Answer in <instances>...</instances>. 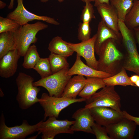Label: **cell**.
<instances>
[{
	"instance_id": "obj_14",
	"label": "cell",
	"mask_w": 139,
	"mask_h": 139,
	"mask_svg": "<svg viewBox=\"0 0 139 139\" xmlns=\"http://www.w3.org/2000/svg\"><path fill=\"white\" fill-rule=\"evenodd\" d=\"M75 122L71 128L73 131H81L94 134L92 126L94 122L89 109L85 107L79 109L73 114Z\"/></svg>"
},
{
	"instance_id": "obj_40",
	"label": "cell",
	"mask_w": 139,
	"mask_h": 139,
	"mask_svg": "<svg viewBox=\"0 0 139 139\" xmlns=\"http://www.w3.org/2000/svg\"><path fill=\"white\" fill-rule=\"evenodd\" d=\"M94 0H82V1L85 3L86 2H94Z\"/></svg>"
},
{
	"instance_id": "obj_2",
	"label": "cell",
	"mask_w": 139,
	"mask_h": 139,
	"mask_svg": "<svg viewBox=\"0 0 139 139\" xmlns=\"http://www.w3.org/2000/svg\"><path fill=\"white\" fill-rule=\"evenodd\" d=\"M34 81L32 76L22 72L16 79L18 91L16 100L22 110L27 109L40 100L37 95L40 89L33 85Z\"/></svg>"
},
{
	"instance_id": "obj_26",
	"label": "cell",
	"mask_w": 139,
	"mask_h": 139,
	"mask_svg": "<svg viewBox=\"0 0 139 139\" xmlns=\"http://www.w3.org/2000/svg\"><path fill=\"white\" fill-rule=\"evenodd\" d=\"M48 58L53 74L64 68H69V64L67 57L51 52Z\"/></svg>"
},
{
	"instance_id": "obj_35",
	"label": "cell",
	"mask_w": 139,
	"mask_h": 139,
	"mask_svg": "<svg viewBox=\"0 0 139 139\" xmlns=\"http://www.w3.org/2000/svg\"><path fill=\"white\" fill-rule=\"evenodd\" d=\"M133 30L134 32L137 42L139 46V27L134 28Z\"/></svg>"
},
{
	"instance_id": "obj_31",
	"label": "cell",
	"mask_w": 139,
	"mask_h": 139,
	"mask_svg": "<svg viewBox=\"0 0 139 139\" xmlns=\"http://www.w3.org/2000/svg\"><path fill=\"white\" fill-rule=\"evenodd\" d=\"M85 3L82 11L80 19L83 22L90 23L92 19L95 18L93 6L90 2H86Z\"/></svg>"
},
{
	"instance_id": "obj_29",
	"label": "cell",
	"mask_w": 139,
	"mask_h": 139,
	"mask_svg": "<svg viewBox=\"0 0 139 139\" xmlns=\"http://www.w3.org/2000/svg\"><path fill=\"white\" fill-rule=\"evenodd\" d=\"M20 26L14 20L0 16V33L8 31L14 32Z\"/></svg>"
},
{
	"instance_id": "obj_33",
	"label": "cell",
	"mask_w": 139,
	"mask_h": 139,
	"mask_svg": "<svg viewBox=\"0 0 139 139\" xmlns=\"http://www.w3.org/2000/svg\"><path fill=\"white\" fill-rule=\"evenodd\" d=\"M122 114L124 117L134 121L137 125H139V117L131 115L125 111H122Z\"/></svg>"
},
{
	"instance_id": "obj_7",
	"label": "cell",
	"mask_w": 139,
	"mask_h": 139,
	"mask_svg": "<svg viewBox=\"0 0 139 139\" xmlns=\"http://www.w3.org/2000/svg\"><path fill=\"white\" fill-rule=\"evenodd\" d=\"M68 69L65 68L47 77L41 78L33 82V84L35 86L45 88L50 96L62 97L67 83L72 76L66 74Z\"/></svg>"
},
{
	"instance_id": "obj_15",
	"label": "cell",
	"mask_w": 139,
	"mask_h": 139,
	"mask_svg": "<svg viewBox=\"0 0 139 139\" xmlns=\"http://www.w3.org/2000/svg\"><path fill=\"white\" fill-rule=\"evenodd\" d=\"M77 54L76 60L73 66L66 72V75H79L87 77H96L104 79L112 75L94 69L85 65Z\"/></svg>"
},
{
	"instance_id": "obj_21",
	"label": "cell",
	"mask_w": 139,
	"mask_h": 139,
	"mask_svg": "<svg viewBox=\"0 0 139 139\" xmlns=\"http://www.w3.org/2000/svg\"><path fill=\"white\" fill-rule=\"evenodd\" d=\"M48 49L51 52L65 57L72 56L74 51L68 46L67 42L59 36L54 37L49 42Z\"/></svg>"
},
{
	"instance_id": "obj_20",
	"label": "cell",
	"mask_w": 139,
	"mask_h": 139,
	"mask_svg": "<svg viewBox=\"0 0 139 139\" xmlns=\"http://www.w3.org/2000/svg\"><path fill=\"white\" fill-rule=\"evenodd\" d=\"M86 82L78 95L86 100L89 99L97 91L106 85L103 79L96 77H87Z\"/></svg>"
},
{
	"instance_id": "obj_8",
	"label": "cell",
	"mask_w": 139,
	"mask_h": 139,
	"mask_svg": "<svg viewBox=\"0 0 139 139\" xmlns=\"http://www.w3.org/2000/svg\"><path fill=\"white\" fill-rule=\"evenodd\" d=\"M42 120L33 125L29 124L24 120L22 124L8 127L5 124V119L2 112L0 120V139H24L28 136L38 132Z\"/></svg>"
},
{
	"instance_id": "obj_16",
	"label": "cell",
	"mask_w": 139,
	"mask_h": 139,
	"mask_svg": "<svg viewBox=\"0 0 139 139\" xmlns=\"http://www.w3.org/2000/svg\"><path fill=\"white\" fill-rule=\"evenodd\" d=\"M21 56L17 50L15 49L9 51L0 59V76L1 77L7 78L14 75Z\"/></svg>"
},
{
	"instance_id": "obj_10",
	"label": "cell",
	"mask_w": 139,
	"mask_h": 139,
	"mask_svg": "<svg viewBox=\"0 0 139 139\" xmlns=\"http://www.w3.org/2000/svg\"><path fill=\"white\" fill-rule=\"evenodd\" d=\"M16 8L7 15L6 18L13 20L22 26L34 20L45 22L50 24L58 25L60 23L54 18L46 16L37 15L27 10L23 4V0H17Z\"/></svg>"
},
{
	"instance_id": "obj_1",
	"label": "cell",
	"mask_w": 139,
	"mask_h": 139,
	"mask_svg": "<svg viewBox=\"0 0 139 139\" xmlns=\"http://www.w3.org/2000/svg\"><path fill=\"white\" fill-rule=\"evenodd\" d=\"M115 40L112 38L101 45L98 56L97 70L113 75L120 71V65L123 59V54L116 47Z\"/></svg>"
},
{
	"instance_id": "obj_32",
	"label": "cell",
	"mask_w": 139,
	"mask_h": 139,
	"mask_svg": "<svg viewBox=\"0 0 139 139\" xmlns=\"http://www.w3.org/2000/svg\"><path fill=\"white\" fill-rule=\"evenodd\" d=\"M92 128L97 139H111L108 135L106 127L95 122Z\"/></svg>"
},
{
	"instance_id": "obj_6",
	"label": "cell",
	"mask_w": 139,
	"mask_h": 139,
	"mask_svg": "<svg viewBox=\"0 0 139 139\" xmlns=\"http://www.w3.org/2000/svg\"><path fill=\"white\" fill-rule=\"evenodd\" d=\"M120 101V97L115 91V86H106L86 101L85 107L89 109L95 107H105L122 112Z\"/></svg>"
},
{
	"instance_id": "obj_25",
	"label": "cell",
	"mask_w": 139,
	"mask_h": 139,
	"mask_svg": "<svg viewBox=\"0 0 139 139\" xmlns=\"http://www.w3.org/2000/svg\"><path fill=\"white\" fill-rule=\"evenodd\" d=\"M124 22L131 30L139 27V0H134L132 7L126 16Z\"/></svg>"
},
{
	"instance_id": "obj_11",
	"label": "cell",
	"mask_w": 139,
	"mask_h": 139,
	"mask_svg": "<svg viewBox=\"0 0 139 139\" xmlns=\"http://www.w3.org/2000/svg\"><path fill=\"white\" fill-rule=\"evenodd\" d=\"M137 125L134 121L124 117L106 127L111 139H132Z\"/></svg>"
},
{
	"instance_id": "obj_4",
	"label": "cell",
	"mask_w": 139,
	"mask_h": 139,
	"mask_svg": "<svg viewBox=\"0 0 139 139\" xmlns=\"http://www.w3.org/2000/svg\"><path fill=\"white\" fill-rule=\"evenodd\" d=\"M48 27V25L39 21L33 24L21 25L13 32L16 49L21 56H24L31 44L37 42V33Z\"/></svg>"
},
{
	"instance_id": "obj_28",
	"label": "cell",
	"mask_w": 139,
	"mask_h": 139,
	"mask_svg": "<svg viewBox=\"0 0 139 139\" xmlns=\"http://www.w3.org/2000/svg\"><path fill=\"white\" fill-rule=\"evenodd\" d=\"M40 75L41 78H44L53 74L48 58H41L33 68Z\"/></svg>"
},
{
	"instance_id": "obj_18",
	"label": "cell",
	"mask_w": 139,
	"mask_h": 139,
	"mask_svg": "<svg viewBox=\"0 0 139 139\" xmlns=\"http://www.w3.org/2000/svg\"><path fill=\"white\" fill-rule=\"evenodd\" d=\"M84 76L77 75L71 77L67 83L62 96L76 98L83 89L86 82Z\"/></svg>"
},
{
	"instance_id": "obj_37",
	"label": "cell",
	"mask_w": 139,
	"mask_h": 139,
	"mask_svg": "<svg viewBox=\"0 0 139 139\" xmlns=\"http://www.w3.org/2000/svg\"><path fill=\"white\" fill-rule=\"evenodd\" d=\"M7 5L6 4L2 1L0 0V9L4 8Z\"/></svg>"
},
{
	"instance_id": "obj_17",
	"label": "cell",
	"mask_w": 139,
	"mask_h": 139,
	"mask_svg": "<svg viewBox=\"0 0 139 139\" xmlns=\"http://www.w3.org/2000/svg\"><path fill=\"white\" fill-rule=\"evenodd\" d=\"M97 7L101 20L120 37L121 35L118 26L119 19L115 9L110 4H102Z\"/></svg>"
},
{
	"instance_id": "obj_38",
	"label": "cell",
	"mask_w": 139,
	"mask_h": 139,
	"mask_svg": "<svg viewBox=\"0 0 139 139\" xmlns=\"http://www.w3.org/2000/svg\"><path fill=\"white\" fill-rule=\"evenodd\" d=\"M42 3H46L48 2L49 0H39ZM64 0H58V1L59 2H62ZM82 1V0H81Z\"/></svg>"
},
{
	"instance_id": "obj_5",
	"label": "cell",
	"mask_w": 139,
	"mask_h": 139,
	"mask_svg": "<svg viewBox=\"0 0 139 139\" xmlns=\"http://www.w3.org/2000/svg\"><path fill=\"white\" fill-rule=\"evenodd\" d=\"M39 102L44 111V120L48 117L59 116L62 110L71 105L76 102L86 101L83 98H70L63 96H51L46 93H43Z\"/></svg>"
},
{
	"instance_id": "obj_36",
	"label": "cell",
	"mask_w": 139,
	"mask_h": 139,
	"mask_svg": "<svg viewBox=\"0 0 139 139\" xmlns=\"http://www.w3.org/2000/svg\"><path fill=\"white\" fill-rule=\"evenodd\" d=\"M14 0H11L10 4L8 6V8L9 9L11 10L12 9L14 5Z\"/></svg>"
},
{
	"instance_id": "obj_23",
	"label": "cell",
	"mask_w": 139,
	"mask_h": 139,
	"mask_svg": "<svg viewBox=\"0 0 139 139\" xmlns=\"http://www.w3.org/2000/svg\"><path fill=\"white\" fill-rule=\"evenodd\" d=\"M16 49L13 32L0 33V59L10 51Z\"/></svg>"
},
{
	"instance_id": "obj_30",
	"label": "cell",
	"mask_w": 139,
	"mask_h": 139,
	"mask_svg": "<svg viewBox=\"0 0 139 139\" xmlns=\"http://www.w3.org/2000/svg\"><path fill=\"white\" fill-rule=\"evenodd\" d=\"M89 24L82 22L79 24L78 38L81 41L87 40L91 38V30Z\"/></svg>"
},
{
	"instance_id": "obj_13",
	"label": "cell",
	"mask_w": 139,
	"mask_h": 139,
	"mask_svg": "<svg viewBox=\"0 0 139 139\" xmlns=\"http://www.w3.org/2000/svg\"><path fill=\"white\" fill-rule=\"evenodd\" d=\"M94 121L106 127L114 123L124 117L122 112L105 107H97L89 108Z\"/></svg>"
},
{
	"instance_id": "obj_19",
	"label": "cell",
	"mask_w": 139,
	"mask_h": 139,
	"mask_svg": "<svg viewBox=\"0 0 139 139\" xmlns=\"http://www.w3.org/2000/svg\"><path fill=\"white\" fill-rule=\"evenodd\" d=\"M95 44V51L98 55L100 47L106 40L112 38L117 41L119 37L113 30L107 26L101 20L99 22Z\"/></svg>"
},
{
	"instance_id": "obj_34",
	"label": "cell",
	"mask_w": 139,
	"mask_h": 139,
	"mask_svg": "<svg viewBox=\"0 0 139 139\" xmlns=\"http://www.w3.org/2000/svg\"><path fill=\"white\" fill-rule=\"evenodd\" d=\"M110 0H94V6L97 7L100 4L103 3L110 4Z\"/></svg>"
},
{
	"instance_id": "obj_22",
	"label": "cell",
	"mask_w": 139,
	"mask_h": 139,
	"mask_svg": "<svg viewBox=\"0 0 139 139\" xmlns=\"http://www.w3.org/2000/svg\"><path fill=\"white\" fill-rule=\"evenodd\" d=\"M106 86H115L119 85L124 86L131 85L136 86L131 80L126 72L122 68L120 71L116 74L103 79Z\"/></svg>"
},
{
	"instance_id": "obj_3",
	"label": "cell",
	"mask_w": 139,
	"mask_h": 139,
	"mask_svg": "<svg viewBox=\"0 0 139 139\" xmlns=\"http://www.w3.org/2000/svg\"><path fill=\"white\" fill-rule=\"evenodd\" d=\"M118 26L127 53L123 67L139 75V54L132 30L127 26L124 21L119 19Z\"/></svg>"
},
{
	"instance_id": "obj_9",
	"label": "cell",
	"mask_w": 139,
	"mask_h": 139,
	"mask_svg": "<svg viewBox=\"0 0 139 139\" xmlns=\"http://www.w3.org/2000/svg\"><path fill=\"white\" fill-rule=\"evenodd\" d=\"M74 122V120H58L55 117H49L45 121L42 120L38 134L42 133V139H53L56 135L61 133L72 134L74 132L71 127Z\"/></svg>"
},
{
	"instance_id": "obj_24",
	"label": "cell",
	"mask_w": 139,
	"mask_h": 139,
	"mask_svg": "<svg viewBox=\"0 0 139 139\" xmlns=\"http://www.w3.org/2000/svg\"><path fill=\"white\" fill-rule=\"evenodd\" d=\"M134 0H110V4L116 10L119 19L124 22L133 5Z\"/></svg>"
},
{
	"instance_id": "obj_39",
	"label": "cell",
	"mask_w": 139,
	"mask_h": 139,
	"mask_svg": "<svg viewBox=\"0 0 139 139\" xmlns=\"http://www.w3.org/2000/svg\"><path fill=\"white\" fill-rule=\"evenodd\" d=\"M134 84L136 86L139 87V76L136 81L134 83Z\"/></svg>"
},
{
	"instance_id": "obj_12",
	"label": "cell",
	"mask_w": 139,
	"mask_h": 139,
	"mask_svg": "<svg viewBox=\"0 0 139 139\" xmlns=\"http://www.w3.org/2000/svg\"><path fill=\"white\" fill-rule=\"evenodd\" d=\"M96 33L89 40L77 43L67 42L69 47L74 52L84 58L87 65L97 70L98 60L95 57V44Z\"/></svg>"
},
{
	"instance_id": "obj_27",
	"label": "cell",
	"mask_w": 139,
	"mask_h": 139,
	"mask_svg": "<svg viewBox=\"0 0 139 139\" xmlns=\"http://www.w3.org/2000/svg\"><path fill=\"white\" fill-rule=\"evenodd\" d=\"M24 57L22 66L27 69H33L41 58L34 45L29 47Z\"/></svg>"
}]
</instances>
